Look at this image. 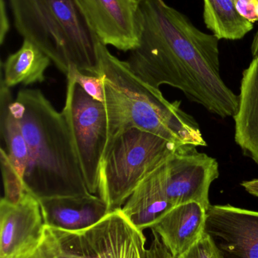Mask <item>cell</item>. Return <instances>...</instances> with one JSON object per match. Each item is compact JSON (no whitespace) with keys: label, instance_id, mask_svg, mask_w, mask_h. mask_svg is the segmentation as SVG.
Segmentation results:
<instances>
[{"label":"cell","instance_id":"2e32d148","mask_svg":"<svg viewBox=\"0 0 258 258\" xmlns=\"http://www.w3.org/2000/svg\"><path fill=\"white\" fill-rule=\"evenodd\" d=\"M51 61L40 48L24 39L21 48L10 54L2 64L4 77L1 80L9 89L18 84L29 86L42 83Z\"/></svg>","mask_w":258,"mask_h":258},{"label":"cell","instance_id":"8992f818","mask_svg":"<svg viewBox=\"0 0 258 258\" xmlns=\"http://www.w3.org/2000/svg\"><path fill=\"white\" fill-rule=\"evenodd\" d=\"M62 113L71 129L85 182L98 195V172L108 141V119L104 103L89 96L68 73Z\"/></svg>","mask_w":258,"mask_h":258},{"label":"cell","instance_id":"d6986e66","mask_svg":"<svg viewBox=\"0 0 258 258\" xmlns=\"http://www.w3.org/2000/svg\"><path fill=\"white\" fill-rule=\"evenodd\" d=\"M146 238L132 223L113 245L97 258H144Z\"/></svg>","mask_w":258,"mask_h":258},{"label":"cell","instance_id":"8fae6325","mask_svg":"<svg viewBox=\"0 0 258 258\" xmlns=\"http://www.w3.org/2000/svg\"><path fill=\"white\" fill-rule=\"evenodd\" d=\"M79 1L101 44L122 51H131L138 46L142 0Z\"/></svg>","mask_w":258,"mask_h":258},{"label":"cell","instance_id":"9c48e42d","mask_svg":"<svg viewBox=\"0 0 258 258\" xmlns=\"http://www.w3.org/2000/svg\"><path fill=\"white\" fill-rule=\"evenodd\" d=\"M204 233L220 258H258V212L211 205L206 211Z\"/></svg>","mask_w":258,"mask_h":258},{"label":"cell","instance_id":"e0dca14e","mask_svg":"<svg viewBox=\"0 0 258 258\" xmlns=\"http://www.w3.org/2000/svg\"><path fill=\"white\" fill-rule=\"evenodd\" d=\"M12 98L10 89L1 80L0 91V131L2 141L12 165L23 180L27 166L28 150L18 118L12 109Z\"/></svg>","mask_w":258,"mask_h":258},{"label":"cell","instance_id":"d4e9b609","mask_svg":"<svg viewBox=\"0 0 258 258\" xmlns=\"http://www.w3.org/2000/svg\"><path fill=\"white\" fill-rule=\"evenodd\" d=\"M0 42L1 44L4 42L5 38L9 30V21L6 12V6L4 0H1L0 6Z\"/></svg>","mask_w":258,"mask_h":258},{"label":"cell","instance_id":"603a6c76","mask_svg":"<svg viewBox=\"0 0 258 258\" xmlns=\"http://www.w3.org/2000/svg\"><path fill=\"white\" fill-rule=\"evenodd\" d=\"M238 12L251 24L258 22V0H234Z\"/></svg>","mask_w":258,"mask_h":258},{"label":"cell","instance_id":"7a4b0ae2","mask_svg":"<svg viewBox=\"0 0 258 258\" xmlns=\"http://www.w3.org/2000/svg\"><path fill=\"white\" fill-rule=\"evenodd\" d=\"M28 150L23 182L38 200L92 194L68 121L39 89H21L12 104Z\"/></svg>","mask_w":258,"mask_h":258},{"label":"cell","instance_id":"277c9868","mask_svg":"<svg viewBox=\"0 0 258 258\" xmlns=\"http://www.w3.org/2000/svg\"><path fill=\"white\" fill-rule=\"evenodd\" d=\"M18 33L67 75L70 66L98 76L97 38L79 0H9Z\"/></svg>","mask_w":258,"mask_h":258},{"label":"cell","instance_id":"30bf717a","mask_svg":"<svg viewBox=\"0 0 258 258\" xmlns=\"http://www.w3.org/2000/svg\"><path fill=\"white\" fill-rule=\"evenodd\" d=\"M45 224L39 200L27 192L12 204L0 202V258H20L39 248Z\"/></svg>","mask_w":258,"mask_h":258},{"label":"cell","instance_id":"6da1fadb","mask_svg":"<svg viewBox=\"0 0 258 258\" xmlns=\"http://www.w3.org/2000/svg\"><path fill=\"white\" fill-rule=\"evenodd\" d=\"M139 45L127 63L144 83L168 85L222 118L234 116L239 96L221 75L219 39L197 28L165 0H142Z\"/></svg>","mask_w":258,"mask_h":258},{"label":"cell","instance_id":"9a60e30c","mask_svg":"<svg viewBox=\"0 0 258 258\" xmlns=\"http://www.w3.org/2000/svg\"><path fill=\"white\" fill-rule=\"evenodd\" d=\"M235 141L258 165V57L242 74L239 107L233 116Z\"/></svg>","mask_w":258,"mask_h":258},{"label":"cell","instance_id":"83f0119b","mask_svg":"<svg viewBox=\"0 0 258 258\" xmlns=\"http://www.w3.org/2000/svg\"><path fill=\"white\" fill-rule=\"evenodd\" d=\"M20 258H43V257H42L40 251H39V248H38L36 251H33V252L30 253V254L23 256V257Z\"/></svg>","mask_w":258,"mask_h":258},{"label":"cell","instance_id":"5b68a950","mask_svg":"<svg viewBox=\"0 0 258 258\" xmlns=\"http://www.w3.org/2000/svg\"><path fill=\"white\" fill-rule=\"evenodd\" d=\"M180 145L137 128L115 138L105 150L98 172V196L109 212L121 209L139 183Z\"/></svg>","mask_w":258,"mask_h":258},{"label":"cell","instance_id":"ffe728a7","mask_svg":"<svg viewBox=\"0 0 258 258\" xmlns=\"http://www.w3.org/2000/svg\"><path fill=\"white\" fill-rule=\"evenodd\" d=\"M0 162L4 186L3 198L12 204H17L27 192L22 179L15 171L7 153L3 147H1L0 153Z\"/></svg>","mask_w":258,"mask_h":258},{"label":"cell","instance_id":"484cf974","mask_svg":"<svg viewBox=\"0 0 258 258\" xmlns=\"http://www.w3.org/2000/svg\"><path fill=\"white\" fill-rule=\"evenodd\" d=\"M241 185L245 188L247 192L254 197H258V179L243 181Z\"/></svg>","mask_w":258,"mask_h":258},{"label":"cell","instance_id":"4fadbf2b","mask_svg":"<svg viewBox=\"0 0 258 258\" xmlns=\"http://www.w3.org/2000/svg\"><path fill=\"white\" fill-rule=\"evenodd\" d=\"M44 224L66 230H80L101 221L109 213L98 195L65 196L39 199Z\"/></svg>","mask_w":258,"mask_h":258},{"label":"cell","instance_id":"ba28073f","mask_svg":"<svg viewBox=\"0 0 258 258\" xmlns=\"http://www.w3.org/2000/svg\"><path fill=\"white\" fill-rule=\"evenodd\" d=\"M122 209H116L86 229L66 230L45 225L39 249L43 258H97L131 224Z\"/></svg>","mask_w":258,"mask_h":258},{"label":"cell","instance_id":"52a82bcc","mask_svg":"<svg viewBox=\"0 0 258 258\" xmlns=\"http://www.w3.org/2000/svg\"><path fill=\"white\" fill-rule=\"evenodd\" d=\"M196 146L183 144L166 162V195L174 206L199 203L206 211L211 206L209 192L219 177V165L215 158L200 153Z\"/></svg>","mask_w":258,"mask_h":258},{"label":"cell","instance_id":"5bb4252c","mask_svg":"<svg viewBox=\"0 0 258 258\" xmlns=\"http://www.w3.org/2000/svg\"><path fill=\"white\" fill-rule=\"evenodd\" d=\"M166 162L139 183L121 208L127 218L142 231L151 228L173 208L166 195Z\"/></svg>","mask_w":258,"mask_h":258},{"label":"cell","instance_id":"cb8c5ba5","mask_svg":"<svg viewBox=\"0 0 258 258\" xmlns=\"http://www.w3.org/2000/svg\"><path fill=\"white\" fill-rule=\"evenodd\" d=\"M153 239L148 248H145L144 258H174L167 249L156 232L152 231Z\"/></svg>","mask_w":258,"mask_h":258},{"label":"cell","instance_id":"ac0fdd59","mask_svg":"<svg viewBox=\"0 0 258 258\" xmlns=\"http://www.w3.org/2000/svg\"><path fill=\"white\" fill-rule=\"evenodd\" d=\"M203 2L204 24L219 40H238L253 30L254 24L238 12L234 0Z\"/></svg>","mask_w":258,"mask_h":258},{"label":"cell","instance_id":"7402d4cb","mask_svg":"<svg viewBox=\"0 0 258 258\" xmlns=\"http://www.w3.org/2000/svg\"><path fill=\"white\" fill-rule=\"evenodd\" d=\"M177 258H220L218 250L207 233L183 255Z\"/></svg>","mask_w":258,"mask_h":258},{"label":"cell","instance_id":"44dd1931","mask_svg":"<svg viewBox=\"0 0 258 258\" xmlns=\"http://www.w3.org/2000/svg\"><path fill=\"white\" fill-rule=\"evenodd\" d=\"M68 73L89 96L99 102L104 103V83L101 77L85 74L74 66H70Z\"/></svg>","mask_w":258,"mask_h":258},{"label":"cell","instance_id":"7c38bea8","mask_svg":"<svg viewBox=\"0 0 258 258\" xmlns=\"http://www.w3.org/2000/svg\"><path fill=\"white\" fill-rule=\"evenodd\" d=\"M206 210L197 203L174 206L151 227L174 258L187 252L204 233Z\"/></svg>","mask_w":258,"mask_h":258},{"label":"cell","instance_id":"4316f807","mask_svg":"<svg viewBox=\"0 0 258 258\" xmlns=\"http://www.w3.org/2000/svg\"><path fill=\"white\" fill-rule=\"evenodd\" d=\"M251 52H252L253 57H258V31L254 36L253 39L252 45H251Z\"/></svg>","mask_w":258,"mask_h":258},{"label":"cell","instance_id":"3957f363","mask_svg":"<svg viewBox=\"0 0 258 258\" xmlns=\"http://www.w3.org/2000/svg\"><path fill=\"white\" fill-rule=\"evenodd\" d=\"M98 76L104 83L106 147L118 135L132 128L154 134L176 144L207 146L195 119L180 108L181 101L170 102L160 89L144 83L127 61L112 54L101 42Z\"/></svg>","mask_w":258,"mask_h":258}]
</instances>
